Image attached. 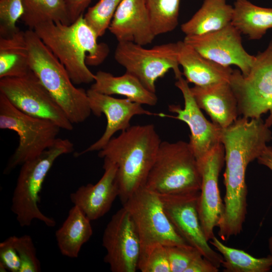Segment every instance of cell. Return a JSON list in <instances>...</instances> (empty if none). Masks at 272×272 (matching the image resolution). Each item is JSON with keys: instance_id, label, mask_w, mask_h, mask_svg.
Masks as SVG:
<instances>
[{"instance_id": "cell-1", "label": "cell", "mask_w": 272, "mask_h": 272, "mask_svg": "<svg viewBox=\"0 0 272 272\" xmlns=\"http://www.w3.org/2000/svg\"><path fill=\"white\" fill-rule=\"evenodd\" d=\"M271 139V131L261 117H242L222 129L225 194L224 214L218 227V235L223 241L242 231L247 207L246 169L261 155Z\"/></svg>"}, {"instance_id": "cell-2", "label": "cell", "mask_w": 272, "mask_h": 272, "mask_svg": "<svg viewBox=\"0 0 272 272\" xmlns=\"http://www.w3.org/2000/svg\"><path fill=\"white\" fill-rule=\"evenodd\" d=\"M34 31L65 68L74 84L94 82L95 74L87 65L101 64L109 53L108 46L85 22L83 14L69 25L48 21Z\"/></svg>"}, {"instance_id": "cell-3", "label": "cell", "mask_w": 272, "mask_h": 272, "mask_svg": "<svg viewBox=\"0 0 272 272\" xmlns=\"http://www.w3.org/2000/svg\"><path fill=\"white\" fill-rule=\"evenodd\" d=\"M161 143L153 124L130 125L99 151L100 158L117 166L118 197L122 203L145 186Z\"/></svg>"}, {"instance_id": "cell-4", "label": "cell", "mask_w": 272, "mask_h": 272, "mask_svg": "<svg viewBox=\"0 0 272 272\" xmlns=\"http://www.w3.org/2000/svg\"><path fill=\"white\" fill-rule=\"evenodd\" d=\"M31 71L73 123L85 121L92 113L87 91L77 88L65 68L33 29L25 31Z\"/></svg>"}, {"instance_id": "cell-5", "label": "cell", "mask_w": 272, "mask_h": 272, "mask_svg": "<svg viewBox=\"0 0 272 272\" xmlns=\"http://www.w3.org/2000/svg\"><path fill=\"white\" fill-rule=\"evenodd\" d=\"M74 144L69 139L57 138L54 143L36 158L21 165L12 198L11 210L22 227L31 225L34 220L53 227L55 221L44 215L38 203L44 180L55 160L72 153Z\"/></svg>"}, {"instance_id": "cell-6", "label": "cell", "mask_w": 272, "mask_h": 272, "mask_svg": "<svg viewBox=\"0 0 272 272\" xmlns=\"http://www.w3.org/2000/svg\"><path fill=\"white\" fill-rule=\"evenodd\" d=\"M201 176L189 143L161 142L145 187L158 194L200 191Z\"/></svg>"}, {"instance_id": "cell-7", "label": "cell", "mask_w": 272, "mask_h": 272, "mask_svg": "<svg viewBox=\"0 0 272 272\" xmlns=\"http://www.w3.org/2000/svg\"><path fill=\"white\" fill-rule=\"evenodd\" d=\"M0 128L13 130L19 137L18 147L4 170L6 175L51 146L61 129L50 120L22 112L1 93Z\"/></svg>"}, {"instance_id": "cell-8", "label": "cell", "mask_w": 272, "mask_h": 272, "mask_svg": "<svg viewBox=\"0 0 272 272\" xmlns=\"http://www.w3.org/2000/svg\"><path fill=\"white\" fill-rule=\"evenodd\" d=\"M236 96L239 114L251 119L269 115L265 123L272 126V39L266 48L255 56L249 74L234 70L230 83Z\"/></svg>"}, {"instance_id": "cell-9", "label": "cell", "mask_w": 272, "mask_h": 272, "mask_svg": "<svg viewBox=\"0 0 272 272\" xmlns=\"http://www.w3.org/2000/svg\"><path fill=\"white\" fill-rule=\"evenodd\" d=\"M177 42L146 48L132 42H118L114 58L126 72L135 77L149 91L156 93V82L172 70L176 79L182 77L178 59Z\"/></svg>"}, {"instance_id": "cell-10", "label": "cell", "mask_w": 272, "mask_h": 272, "mask_svg": "<svg viewBox=\"0 0 272 272\" xmlns=\"http://www.w3.org/2000/svg\"><path fill=\"white\" fill-rule=\"evenodd\" d=\"M122 204L134 222L141 247L156 243L165 246L188 244L168 219L158 193L144 186Z\"/></svg>"}, {"instance_id": "cell-11", "label": "cell", "mask_w": 272, "mask_h": 272, "mask_svg": "<svg viewBox=\"0 0 272 272\" xmlns=\"http://www.w3.org/2000/svg\"><path fill=\"white\" fill-rule=\"evenodd\" d=\"M0 93L27 114L50 120L66 130L73 129V124L32 71L21 77L0 79Z\"/></svg>"}, {"instance_id": "cell-12", "label": "cell", "mask_w": 272, "mask_h": 272, "mask_svg": "<svg viewBox=\"0 0 272 272\" xmlns=\"http://www.w3.org/2000/svg\"><path fill=\"white\" fill-rule=\"evenodd\" d=\"M159 195L164 211L177 232L188 244L219 268L223 261V256L211 247L200 224L199 191Z\"/></svg>"}, {"instance_id": "cell-13", "label": "cell", "mask_w": 272, "mask_h": 272, "mask_svg": "<svg viewBox=\"0 0 272 272\" xmlns=\"http://www.w3.org/2000/svg\"><path fill=\"white\" fill-rule=\"evenodd\" d=\"M104 258L112 272H135L141 249L140 239L128 212L117 211L107 224L102 236Z\"/></svg>"}, {"instance_id": "cell-14", "label": "cell", "mask_w": 272, "mask_h": 272, "mask_svg": "<svg viewBox=\"0 0 272 272\" xmlns=\"http://www.w3.org/2000/svg\"><path fill=\"white\" fill-rule=\"evenodd\" d=\"M183 41L216 63L225 66H238L244 76L249 74L255 60V56L244 48L241 33L231 23L214 32L186 35Z\"/></svg>"}, {"instance_id": "cell-15", "label": "cell", "mask_w": 272, "mask_h": 272, "mask_svg": "<svg viewBox=\"0 0 272 272\" xmlns=\"http://www.w3.org/2000/svg\"><path fill=\"white\" fill-rule=\"evenodd\" d=\"M181 92L184 106L169 105V110L176 114L175 116L161 113L160 117H171L185 122L190 130L189 144L196 159L198 165L218 145L221 143L223 128L210 122L203 115L197 105L189 87L188 83L182 77L175 84Z\"/></svg>"}, {"instance_id": "cell-16", "label": "cell", "mask_w": 272, "mask_h": 272, "mask_svg": "<svg viewBox=\"0 0 272 272\" xmlns=\"http://www.w3.org/2000/svg\"><path fill=\"white\" fill-rule=\"evenodd\" d=\"M225 162L222 143L215 147L198 164L201 176L198 199L200 224L207 240L214 236L224 211L219 188V176Z\"/></svg>"}, {"instance_id": "cell-17", "label": "cell", "mask_w": 272, "mask_h": 272, "mask_svg": "<svg viewBox=\"0 0 272 272\" xmlns=\"http://www.w3.org/2000/svg\"><path fill=\"white\" fill-rule=\"evenodd\" d=\"M87 93L92 113L97 116L103 114L106 118L107 124L102 136L87 148L77 153L76 156L101 150L116 132L123 131L130 126V121L135 115H160V113H153L145 109L142 104L128 98H114L90 89Z\"/></svg>"}, {"instance_id": "cell-18", "label": "cell", "mask_w": 272, "mask_h": 272, "mask_svg": "<svg viewBox=\"0 0 272 272\" xmlns=\"http://www.w3.org/2000/svg\"><path fill=\"white\" fill-rule=\"evenodd\" d=\"M103 168L104 174L96 183L82 185L70 196L74 205L91 221L97 220L107 213L119 196L116 165L104 160Z\"/></svg>"}, {"instance_id": "cell-19", "label": "cell", "mask_w": 272, "mask_h": 272, "mask_svg": "<svg viewBox=\"0 0 272 272\" xmlns=\"http://www.w3.org/2000/svg\"><path fill=\"white\" fill-rule=\"evenodd\" d=\"M108 29L118 42H132L142 46L151 43L156 37L146 0H122Z\"/></svg>"}, {"instance_id": "cell-20", "label": "cell", "mask_w": 272, "mask_h": 272, "mask_svg": "<svg viewBox=\"0 0 272 272\" xmlns=\"http://www.w3.org/2000/svg\"><path fill=\"white\" fill-rule=\"evenodd\" d=\"M190 90L198 107L221 128L229 126L238 119L237 99L229 83L194 86Z\"/></svg>"}, {"instance_id": "cell-21", "label": "cell", "mask_w": 272, "mask_h": 272, "mask_svg": "<svg viewBox=\"0 0 272 272\" xmlns=\"http://www.w3.org/2000/svg\"><path fill=\"white\" fill-rule=\"evenodd\" d=\"M178 59L187 82L205 87L221 83H230L234 70L201 55L183 41L177 42Z\"/></svg>"}, {"instance_id": "cell-22", "label": "cell", "mask_w": 272, "mask_h": 272, "mask_svg": "<svg viewBox=\"0 0 272 272\" xmlns=\"http://www.w3.org/2000/svg\"><path fill=\"white\" fill-rule=\"evenodd\" d=\"M90 89L108 95L124 96L142 105L154 106L158 101L156 93L149 91L135 77L126 72L117 77L99 71L95 74L94 83Z\"/></svg>"}, {"instance_id": "cell-23", "label": "cell", "mask_w": 272, "mask_h": 272, "mask_svg": "<svg viewBox=\"0 0 272 272\" xmlns=\"http://www.w3.org/2000/svg\"><path fill=\"white\" fill-rule=\"evenodd\" d=\"M91 221L78 207L74 205L69 210L55 234L62 255L71 258L78 257L82 247L93 234Z\"/></svg>"}, {"instance_id": "cell-24", "label": "cell", "mask_w": 272, "mask_h": 272, "mask_svg": "<svg viewBox=\"0 0 272 272\" xmlns=\"http://www.w3.org/2000/svg\"><path fill=\"white\" fill-rule=\"evenodd\" d=\"M233 7L226 0H203L201 7L181 26L186 35H197L221 29L231 23Z\"/></svg>"}, {"instance_id": "cell-25", "label": "cell", "mask_w": 272, "mask_h": 272, "mask_svg": "<svg viewBox=\"0 0 272 272\" xmlns=\"http://www.w3.org/2000/svg\"><path fill=\"white\" fill-rule=\"evenodd\" d=\"M31 71L25 31L0 36V79L21 77Z\"/></svg>"}, {"instance_id": "cell-26", "label": "cell", "mask_w": 272, "mask_h": 272, "mask_svg": "<svg viewBox=\"0 0 272 272\" xmlns=\"http://www.w3.org/2000/svg\"><path fill=\"white\" fill-rule=\"evenodd\" d=\"M231 24L249 39L258 40L272 28V8L259 7L248 0H235Z\"/></svg>"}, {"instance_id": "cell-27", "label": "cell", "mask_w": 272, "mask_h": 272, "mask_svg": "<svg viewBox=\"0 0 272 272\" xmlns=\"http://www.w3.org/2000/svg\"><path fill=\"white\" fill-rule=\"evenodd\" d=\"M210 244L222 255L225 272H268L272 268V256L257 258L245 251L225 245L215 236Z\"/></svg>"}, {"instance_id": "cell-28", "label": "cell", "mask_w": 272, "mask_h": 272, "mask_svg": "<svg viewBox=\"0 0 272 272\" xmlns=\"http://www.w3.org/2000/svg\"><path fill=\"white\" fill-rule=\"evenodd\" d=\"M24 13L21 18L30 29L48 21L69 25L64 0H23Z\"/></svg>"}, {"instance_id": "cell-29", "label": "cell", "mask_w": 272, "mask_h": 272, "mask_svg": "<svg viewBox=\"0 0 272 272\" xmlns=\"http://www.w3.org/2000/svg\"><path fill=\"white\" fill-rule=\"evenodd\" d=\"M180 0H146L151 25L156 36L174 30L178 24Z\"/></svg>"}, {"instance_id": "cell-30", "label": "cell", "mask_w": 272, "mask_h": 272, "mask_svg": "<svg viewBox=\"0 0 272 272\" xmlns=\"http://www.w3.org/2000/svg\"><path fill=\"white\" fill-rule=\"evenodd\" d=\"M122 0H99L84 15L87 24L98 37L109 28L115 11Z\"/></svg>"}, {"instance_id": "cell-31", "label": "cell", "mask_w": 272, "mask_h": 272, "mask_svg": "<svg viewBox=\"0 0 272 272\" xmlns=\"http://www.w3.org/2000/svg\"><path fill=\"white\" fill-rule=\"evenodd\" d=\"M138 269L142 272H171L165 246L160 243L142 246Z\"/></svg>"}, {"instance_id": "cell-32", "label": "cell", "mask_w": 272, "mask_h": 272, "mask_svg": "<svg viewBox=\"0 0 272 272\" xmlns=\"http://www.w3.org/2000/svg\"><path fill=\"white\" fill-rule=\"evenodd\" d=\"M23 0H0V36H9L19 29L16 23L24 13Z\"/></svg>"}, {"instance_id": "cell-33", "label": "cell", "mask_w": 272, "mask_h": 272, "mask_svg": "<svg viewBox=\"0 0 272 272\" xmlns=\"http://www.w3.org/2000/svg\"><path fill=\"white\" fill-rule=\"evenodd\" d=\"M14 245L21 259L20 272L41 271L40 262L37 256L35 245L30 235L15 236Z\"/></svg>"}, {"instance_id": "cell-34", "label": "cell", "mask_w": 272, "mask_h": 272, "mask_svg": "<svg viewBox=\"0 0 272 272\" xmlns=\"http://www.w3.org/2000/svg\"><path fill=\"white\" fill-rule=\"evenodd\" d=\"M165 247L171 272H185L194 259L201 255L198 250L189 244Z\"/></svg>"}, {"instance_id": "cell-35", "label": "cell", "mask_w": 272, "mask_h": 272, "mask_svg": "<svg viewBox=\"0 0 272 272\" xmlns=\"http://www.w3.org/2000/svg\"><path fill=\"white\" fill-rule=\"evenodd\" d=\"M15 236L7 238L0 243V262L11 272H20L21 262L14 245Z\"/></svg>"}, {"instance_id": "cell-36", "label": "cell", "mask_w": 272, "mask_h": 272, "mask_svg": "<svg viewBox=\"0 0 272 272\" xmlns=\"http://www.w3.org/2000/svg\"><path fill=\"white\" fill-rule=\"evenodd\" d=\"M92 0H64L71 23L83 14L85 9Z\"/></svg>"}, {"instance_id": "cell-37", "label": "cell", "mask_w": 272, "mask_h": 272, "mask_svg": "<svg viewBox=\"0 0 272 272\" xmlns=\"http://www.w3.org/2000/svg\"><path fill=\"white\" fill-rule=\"evenodd\" d=\"M219 268L202 255L197 256L191 263L185 272H218Z\"/></svg>"}, {"instance_id": "cell-38", "label": "cell", "mask_w": 272, "mask_h": 272, "mask_svg": "<svg viewBox=\"0 0 272 272\" xmlns=\"http://www.w3.org/2000/svg\"><path fill=\"white\" fill-rule=\"evenodd\" d=\"M257 160L259 164L272 171V147L267 146Z\"/></svg>"}, {"instance_id": "cell-39", "label": "cell", "mask_w": 272, "mask_h": 272, "mask_svg": "<svg viewBox=\"0 0 272 272\" xmlns=\"http://www.w3.org/2000/svg\"><path fill=\"white\" fill-rule=\"evenodd\" d=\"M268 247L270 255L272 256V236H271L268 240Z\"/></svg>"}, {"instance_id": "cell-40", "label": "cell", "mask_w": 272, "mask_h": 272, "mask_svg": "<svg viewBox=\"0 0 272 272\" xmlns=\"http://www.w3.org/2000/svg\"><path fill=\"white\" fill-rule=\"evenodd\" d=\"M0 270L1 271H7V269L6 266L1 262H0Z\"/></svg>"}, {"instance_id": "cell-41", "label": "cell", "mask_w": 272, "mask_h": 272, "mask_svg": "<svg viewBox=\"0 0 272 272\" xmlns=\"http://www.w3.org/2000/svg\"><path fill=\"white\" fill-rule=\"evenodd\" d=\"M271 271H272V268H271Z\"/></svg>"}, {"instance_id": "cell-42", "label": "cell", "mask_w": 272, "mask_h": 272, "mask_svg": "<svg viewBox=\"0 0 272 272\" xmlns=\"http://www.w3.org/2000/svg\"><path fill=\"white\" fill-rule=\"evenodd\" d=\"M271 141H272V139H271Z\"/></svg>"}]
</instances>
